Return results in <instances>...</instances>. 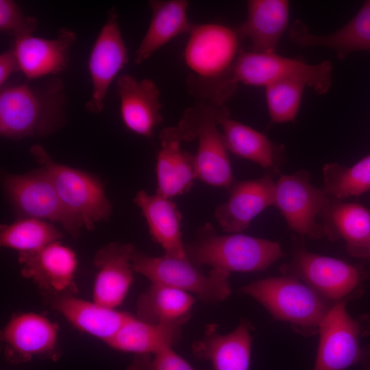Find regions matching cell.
Listing matches in <instances>:
<instances>
[{"mask_svg": "<svg viewBox=\"0 0 370 370\" xmlns=\"http://www.w3.org/2000/svg\"><path fill=\"white\" fill-rule=\"evenodd\" d=\"M68 97L58 75L4 86L0 90V135L47 138L67 123Z\"/></svg>", "mask_w": 370, "mask_h": 370, "instance_id": "obj_1", "label": "cell"}, {"mask_svg": "<svg viewBox=\"0 0 370 370\" xmlns=\"http://www.w3.org/2000/svg\"><path fill=\"white\" fill-rule=\"evenodd\" d=\"M188 259L194 265H208L227 272L263 271L284 254L279 243L240 233L220 236L205 223L195 239L185 245Z\"/></svg>", "mask_w": 370, "mask_h": 370, "instance_id": "obj_2", "label": "cell"}, {"mask_svg": "<svg viewBox=\"0 0 370 370\" xmlns=\"http://www.w3.org/2000/svg\"><path fill=\"white\" fill-rule=\"evenodd\" d=\"M239 291L260 303L274 319L289 323L305 336L319 333L332 306L304 282L287 275L255 281Z\"/></svg>", "mask_w": 370, "mask_h": 370, "instance_id": "obj_3", "label": "cell"}, {"mask_svg": "<svg viewBox=\"0 0 370 370\" xmlns=\"http://www.w3.org/2000/svg\"><path fill=\"white\" fill-rule=\"evenodd\" d=\"M224 106L195 101L184 111L177 127L183 141L197 139V179L229 189L234 184L232 167L222 133L217 127Z\"/></svg>", "mask_w": 370, "mask_h": 370, "instance_id": "obj_4", "label": "cell"}, {"mask_svg": "<svg viewBox=\"0 0 370 370\" xmlns=\"http://www.w3.org/2000/svg\"><path fill=\"white\" fill-rule=\"evenodd\" d=\"M29 151L51 178L63 204L83 227L92 230L96 223L109 218L112 204L99 178L54 161L40 145H32Z\"/></svg>", "mask_w": 370, "mask_h": 370, "instance_id": "obj_5", "label": "cell"}, {"mask_svg": "<svg viewBox=\"0 0 370 370\" xmlns=\"http://www.w3.org/2000/svg\"><path fill=\"white\" fill-rule=\"evenodd\" d=\"M332 65L328 60L308 64L300 58L276 53L241 50L230 72L232 82L254 86H264L284 79L304 82L317 94L328 92L332 84Z\"/></svg>", "mask_w": 370, "mask_h": 370, "instance_id": "obj_6", "label": "cell"}, {"mask_svg": "<svg viewBox=\"0 0 370 370\" xmlns=\"http://www.w3.org/2000/svg\"><path fill=\"white\" fill-rule=\"evenodd\" d=\"M2 185L18 219L57 222L72 236L80 235L82 222L63 204L51 178L42 167L23 174L4 173Z\"/></svg>", "mask_w": 370, "mask_h": 370, "instance_id": "obj_7", "label": "cell"}, {"mask_svg": "<svg viewBox=\"0 0 370 370\" xmlns=\"http://www.w3.org/2000/svg\"><path fill=\"white\" fill-rule=\"evenodd\" d=\"M184 60L193 74L187 81L214 84L229 77L242 49L237 29L217 23L193 24Z\"/></svg>", "mask_w": 370, "mask_h": 370, "instance_id": "obj_8", "label": "cell"}, {"mask_svg": "<svg viewBox=\"0 0 370 370\" xmlns=\"http://www.w3.org/2000/svg\"><path fill=\"white\" fill-rule=\"evenodd\" d=\"M134 272L151 283L175 287L198 296L203 301L215 304L231 294L230 272L212 268L207 275L199 271L188 259L167 256L153 257L136 251L132 258Z\"/></svg>", "mask_w": 370, "mask_h": 370, "instance_id": "obj_9", "label": "cell"}, {"mask_svg": "<svg viewBox=\"0 0 370 370\" xmlns=\"http://www.w3.org/2000/svg\"><path fill=\"white\" fill-rule=\"evenodd\" d=\"M332 200L310 182L306 171L282 175L275 183L273 206L280 211L289 229L299 235L327 236L323 218Z\"/></svg>", "mask_w": 370, "mask_h": 370, "instance_id": "obj_10", "label": "cell"}, {"mask_svg": "<svg viewBox=\"0 0 370 370\" xmlns=\"http://www.w3.org/2000/svg\"><path fill=\"white\" fill-rule=\"evenodd\" d=\"M284 275L304 282L331 305L346 301L361 285V273L341 260L297 250L290 263L281 267Z\"/></svg>", "mask_w": 370, "mask_h": 370, "instance_id": "obj_11", "label": "cell"}, {"mask_svg": "<svg viewBox=\"0 0 370 370\" xmlns=\"http://www.w3.org/2000/svg\"><path fill=\"white\" fill-rule=\"evenodd\" d=\"M361 328L347 312L346 301L333 305L319 326L312 370H345L359 362H367L369 353L360 346Z\"/></svg>", "mask_w": 370, "mask_h": 370, "instance_id": "obj_12", "label": "cell"}, {"mask_svg": "<svg viewBox=\"0 0 370 370\" xmlns=\"http://www.w3.org/2000/svg\"><path fill=\"white\" fill-rule=\"evenodd\" d=\"M59 325L35 312L12 317L1 332L3 354L14 365L35 358L56 361L61 356L58 336Z\"/></svg>", "mask_w": 370, "mask_h": 370, "instance_id": "obj_13", "label": "cell"}, {"mask_svg": "<svg viewBox=\"0 0 370 370\" xmlns=\"http://www.w3.org/2000/svg\"><path fill=\"white\" fill-rule=\"evenodd\" d=\"M127 62V50L119 27V16L112 7L90 53L88 67L92 92L85 103L86 111L93 114L102 112L111 83Z\"/></svg>", "mask_w": 370, "mask_h": 370, "instance_id": "obj_14", "label": "cell"}, {"mask_svg": "<svg viewBox=\"0 0 370 370\" xmlns=\"http://www.w3.org/2000/svg\"><path fill=\"white\" fill-rule=\"evenodd\" d=\"M21 274L32 280L49 297L75 295L77 266L75 253L60 241L38 251L18 253Z\"/></svg>", "mask_w": 370, "mask_h": 370, "instance_id": "obj_15", "label": "cell"}, {"mask_svg": "<svg viewBox=\"0 0 370 370\" xmlns=\"http://www.w3.org/2000/svg\"><path fill=\"white\" fill-rule=\"evenodd\" d=\"M133 245L113 242L100 248L93 258L97 270L93 286V301L115 309L123 301L133 280Z\"/></svg>", "mask_w": 370, "mask_h": 370, "instance_id": "obj_16", "label": "cell"}, {"mask_svg": "<svg viewBox=\"0 0 370 370\" xmlns=\"http://www.w3.org/2000/svg\"><path fill=\"white\" fill-rule=\"evenodd\" d=\"M77 40L74 31L67 27L58 30L54 38L31 36L13 40L21 72L26 80L56 76L68 66L71 49Z\"/></svg>", "mask_w": 370, "mask_h": 370, "instance_id": "obj_17", "label": "cell"}, {"mask_svg": "<svg viewBox=\"0 0 370 370\" xmlns=\"http://www.w3.org/2000/svg\"><path fill=\"white\" fill-rule=\"evenodd\" d=\"M275 183L269 172L258 179L234 183L228 189V199L215 210V219L222 230L240 233L263 210L273 206Z\"/></svg>", "mask_w": 370, "mask_h": 370, "instance_id": "obj_18", "label": "cell"}, {"mask_svg": "<svg viewBox=\"0 0 370 370\" xmlns=\"http://www.w3.org/2000/svg\"><path fill=\"white\" fill-rule=\"evenodd\" d=\"M116 92L120 99V114L130 131L150 138L162 123L160 90L150 79H138L130 74H122L116 79Z\"/></svg>", "mask_w": 370, "mask_h": 370, "instance_id": "obj_19", "label": "cell"}, {"mask_svg": "<svg viewBox=\"0 0 370 370\" xmlns=\"http://www.w3.org/2000/svg\"><path fill=\"white\" fill-rule=\"evenodd\" d=\"M159 140L156 193L172 199L189 191L197 179L195 156L181 148L183 140L177 126L163 129Z\"/></svg>", "mask_w": 370, "mask_h": 370, "instance_id": "obj_20", "label": "cell"}, {"mask_svg": "<svg viewBox=\"0 0 370 370\" xmlns=\"http://www.w3.org/2000/svg\"><path fill=\"white\" fill-rule=\"evenodd\" d=\"M251 343L250 327L245 321L226 334L219 332L217 324H208L191 349L195 358L210 361L214 370H249Z\"/></svg>", "mask_w": 370, "mask_h": 370, "instance_id": "obj_21", "label": "cell"}, {"mask_svg": "<svg viewBox=\"0 0 370 370\" xmlns=\"http://www.w3.org/2000/svg\"><path fill=\"white\" fill-rule=\"evenodd\" d=\"M291 40L300 47L321 46L334 50L343 59L349 53L370 49V1L344 26L327 35L311 34L301 21H295L289 31Z\"/></svg>", "mask_w": 370, "mask_h": 370, "instance_id": "obj_22", "label": "cell"}, {"mask_svg": "<svg viewBox=\"0 0 370 370\" xmlns=\"http://www.w3.org/2000/svg\"><path fill=\"white\" fill-rule=\"evenodd\" d=\"M247 16L237 29L247 38L252 51L276 53L281 37L288 26L289 2L286 0H249Z\"/></svg>", "mask_w": 370, "mask_h": 370, "instance_id": "obj_23", "label": "cell"}, {"mask_svg": "<svg viewBox=\"0 0 370 370\" xmlns=\"http://www.w3.org/2000/svg\"><path fill=\"white\" fill-rule=\"evenodd\" d=\"M219 125L227 151L258 164L272 174L278 172L283 160L282 145L273 143L255 129L232 119L226 106L221 112Z\"/></svg>", "mask_w": 370, "mask_h": 370, "instance_id": "obj_24", "label": "cell"}, {"mask_svg": "<svg viewBox=\"0 0 370 370\" xmlns=\"http://www.w3.org/2000/svg\"><path fill=\"white\" fill-rule=\"evenodd\" d=\"M51 307L78 330L102 340L110 339L131 314L66 295L49 297Z\"/></svg>", "mask_w": 370, "mask_h": 370, "instance_id": "obj_25", "label": "cell"}, {"mask_svg": "<svg viewBox=\"0 0 370 370\" xmlns=\"http://www.w3.org/2000/svg\"><path fill=\"white\" fill-rule=\"evenodd\" d=\"M134 202L141 209L151 236L164 249L165 255L188 259L180 230L182 214L172 199L141 190L136 194Z\"/></svg>", "mask_w": 370, "mask_h": 370, "instance_id": "obj_26", "label": "cell"}, {"mask_svg": "<svg viewBox=\"0 0 370 370\" xmlns=\"http://www.w3.org/2000/svg\"><path fill=\"white\" fill-rule=\"evenodd\" d=\"M186 0H151V18L148 29L135 51L134 63L140 64L177 36L189 33L193 25L188 18Z\"/></svg>", "mask_w": 370, "mask_h": 370, "instance_id": "obj_27", "label": "cell"}, {"mask_svg": "<svg viewBox=\"0 0 370 370\" xmlns=\"http://www.w3.org/2000/svg\"><path fill=\"white\" fill-rule=\"evenodd\" d=\"M327 237L342 238L347 251L356 257L369 256L370 210L356 203L333 199L323 218Z\"/></svg>", "mask_w": 370, "mask_h": 370, "instance_id": "obj_28", "label": "cell"}, {"mask_svg": "<svg viewBox=\"0 0 370 370\" xmlns=\"http://www.w3.org/2000/svg\"><path fill=\"white\" fill-rule=\"evenodd\" d=\"M184 323L153 324L130 316L106 343L111 348L135 354H156L173 347Z\"/></svg>", "mask_w": 370, "mask_h": 370, "instance_id": "obj_29", "label": "cell"}, {"mask_svg": "<svg viewBox=\"0 0 370 370\" xmlns=\"http://www.w3.org/2000/svg\"><path fill=\"white\" fill-rule=\"evenodd\" d=\"M195 301L189 293L171 286L151 283L137 299V317L153 324H184L190 318Z\"/></svg>", "mask_w": 370, "mask_h": 370, "instance_id": "obj_30", "label": "cell"}, {"mask_svg": "<svg viewBox=\"0 0 370 370\" xmlns=\"http://www.w3.org/2000/svg\"><path fill=\"white\" fill-rule=\"evenodd\" d=\"M62 233L47 221L21 218L0 228V245L21 252L38 251L59 241Z\"/></svg>", "mask_w": 370, "mask_h": 370, "instance_id": "obj_31", "label": "cell"}, {"mask_svg": "<svg viewBox=\"0 0 370 370\" xmlns=\"http://www.w3.org/2000/svg\"><path fill=\"white\" fill-rule=\"evenodd\" d=\"M322 189L333 199L359 196L370 190V154L351 166L336 162L323 168Z\"/></svg>", "mask_w": 370, "mask_h": 370, "instance_id": "obj_32", "label": "cell"}, {"mask_svg": "<svg viewBox=\"0 0 370 370\" xmlns=\"http://www.w3.org/2000/svg\"><path fill=\"white\" fill-rule=\"evenodd\" d=\"M306 86V84L300 80L284 79L265 87L267 109L272 123L295 120Z\"/></svg>", "mask_w": 370, "mask_h": 370, "instance_id": "obj_33", "label": "cell"}, {"mask_svg": "<svg viewBox=\"0 0 370 370\" xmlns=\"http://www.w3.org/2000/svg\"><path fill=\"white\" fill-rule=\"evenodd\" d=\"M38 27L37 19L26 15L13 0H0V31L20 40L31 36Z\"/></svg>", "mask_w": 370, "mask_h": 370, "instance_id": "obj_34", "label": "cell"}, {"mask_svg": "<svg viewBox=\"0 0 370 370\" xmlns=\"http://www.w3.org/2000/svg\"><path fill=\"white\" fill-rule=\"evenodd\" d=\"M127 370H197L173 347L156 354H135Z\"/></svg>", "mask_w": 370, "mask_h": 370, "instance_id": "obj_35", "label": "cell"}, {"mask_svg": "<svg viewBox=\"0 0 370 370\" xmlns=\"http://www.w3.org/2000/svg\"><path fill=\"white\" fill-rule=\"evenodd\" d=\"M18 71H21L19 61L15 50L11 46L0 55V87H3L8 78Z\"/></svg>", "mask_w": 370, "mask_h": 370, "instance_id": "obj_36", "label": "cell"}, {"mask_svg": "<svg viewBox=\"0 0 370 370\" xmlns=\"http://www.w3.org/2000/svg\"><path fill=\"white\" fill-rule=\"evenodd\" d=\"M365 370H370V365L369 364H367L366 367H365Z\"/></svg>", "mask_w": 370, "mask_h": 370, "instance_id": "obj_37", "label": "cell"}, {"mask_svg": "<svg viewBox=\"0 0 370 370\" xmlns=\"http://www.w3.org/2000/svg\"><path fill=\"white\" fill-rule=\"evenodd\" d=\"M368 257L370 258V241H369V256Z\"/></svg>", "mask_w": 370, "mask_h": 370, "instance_id": "obj_38", "label": "cell"}]
</instances>
